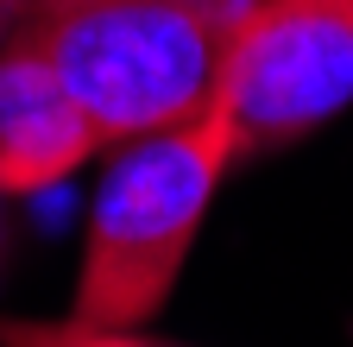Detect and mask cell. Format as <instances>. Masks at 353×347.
I'll return each mask as SVG.
<instances>
[{
  "mask_svg": "<svg viewBox=\"0 0 353 347\" xmlns=\"http://www.w3.org/2000/svg\"><path fill=\"white\" fill-rule=\"evenodd\" d=\"M240 164L234 126L214 101L164 133L132 139L88 202L82 272H76V322L95 328H145L170 303L190 266V246L214 208L221 177Z\"/></svg>",
  "mask_w": 353,
  "mask_h": 347,
  "instance_id": "7a4b0ae2",
  "label": "cell"
},
{
  "mask_svg": "<svg viewBox=\"0 0 353 347\" xmlns=\"http://www.w3.org/2000/svg\"><path fill=\"white\" fill-rule=\"evenodd\" d=\"M246 0H32L7 32L44 57L101 146L183 126L214 101Z\"/></svg>",
  "mask_w": 353,
  "mask_h": 347,
  "instance_id": "6da1fadb",
  "label": "cell"
},
{
  "mask_svg": "<svg viewBox=\"0 0 353 347\" xmlns=\"http://www.w3.org/2000/svg\"><path fill=\"white\" fill-rule=\"evenodd\" d=\"M0 38H7V32H0Z\"/></svg>",
  "mask_w": 353,
  "mask_h": 347,
  "instance_id": "8992f818",
  "label": "cell"
},
{
  "mask_svg": "<svg viewBox=\"0 0 353 347\" xmlns=\"http://www.w3.org/2000/svg\"><path fill=\"white\" fill-rule=\"evenodd\" d=\"M353 101V0H246L214 82L234 146L278 152Z\"/></svg>",
  "mask_w": 353,
  "mask_h": 347,
  "instance_id": "3957f363",
  "label": "cell"
},
{
  "mask_svg": "<svg viewBox=\"0 0 353 347\" xmlns=\"http://www.w3.org/2000/svg\"><path fill=\"white\" fill-rule=\"evenodd\" d=\"M0 347H164L139 328H95V322H0Z\"/></svg>",
  "mask_w": 353,
  "mask_h": 347,
  "instance_id": "5b68a950",
  "label": "cell"
},
{
  "mask_svg": "<svg viewBox=\"0 0 353 347\" xmlns=\"http://www.w3.org/2000/svg\"><path fill=\"white\" fill-rule=\"evenodd\" d=\"M101 152L88 114L19 38H0V190L32 196Z\"/></svg>",
  "mask_w": 353,
  "mask_h": 347,
  "instance_id": "277c9868",
  "label": "cell"
}]
</instances>
